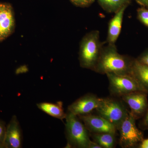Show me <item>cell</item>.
Listing matches in <instances>:
<instances>
[{"mask_svg":"<svg viewBox=\"0 0 148 148\" xmlns=\"http://www.w3.org/2000/svg\"><path fill=\"white\" fill-rule=\"evenodd\" d=\"M134 60L128 56L120 54L116 45L108 44L103 47L93 71L103 75L114 73L132 75L131 71Z\"/></svg>","mask_w":148,"mask_h":148,"instance_id":"cell-1","label":"cell"},{"mask_svg":"<svg viewBox=\"0 0 148 148\" xmlns=\"http://www.w3.org/2000/svg\"><path fill=\"white\" fill-rule=\"evenodd\" d=\"M106 42L100 40V32L93 30L85 35L79 45V60L81 67L93 71Z\"/></svg>","mask_w":148,"mask_h":148,"instance_id":"cell-2","label":"cell"},{"mask_svg":"<svg viewBox=\"0 0 148 148\" xmlns=\"http://www.w3.org/2000/svg\"><path fill=\"white\" fill-rule=\"evenodd\" d=\"M66 119V147L89 148L91 141L88 130L79 117L67 111Z\"/></svg>","mask_w":148,"mask_h":148,"instance_id":"cell-3","label":"cell"},{"mask_svg":"<svg viewBox=\"0 0 148 148\" xmlns=\"http://www.w3.org/2000/svg\"><path fill=\"white\" fill-rule=\"evenodd\" d=\"M95 110L98 115L114 125L117 130L129 112L121 101L109 98H100Z\"/></svg>","mask_w":148,"mask_h":148,"instance_id":"cell-4","label":"cell"},{"mask_svg":"<svg viewBox=\"0 0 148 148\" xmlns=\"http://www.w3.org/2000/svg\"><path fill=\"white\" fill-rule=\"evenodd\" d=\"M106 75L109 80V90L112 95L121 97L132 92H146L132 75H118L114 73H108Z\"/></svg>","mask_w":148,"mask_h":148,"instance_id":"cell-5","label":"cell"},{"mask_svg":"<svg viewBox=\"0 0 148 148\" xmlns=\"http://www.w3.org/2000/svg\"><path fill=\"white\" fill-rule=\"evenodd\" d=\"M134 116L129 112L117 129L119 131V144L122 148H132L143 141V135L135 124Z\"/></svg>","mask_w":148,"mask_h":148,"instance_id":"cell-6","label":"cell"},{"mask_svg":"<svg viewBox=\"0 0 148 148\" xmlns=\"http://www.w3.org/2000/svg\"><path fill=\"white\" fill-rule=\"evenodd\" d=\"M15 26L12 6L8 3H0V42L13 34Z\"/></svg>","mask_w":148,"mask_h":148,"instance_id":"cell-7","label":"cell"},{"mask_svg":"<svg viewBox=\"0 0 148 148\" xmlns=\"http://www.w3.org/2000/svg\"><path fill=\"white\" fill-rule=\"evenodd\" d=\"M77 116L83 123L88 131L91 133L110 132L116 133V127L98 115H94L89 114Z\"/></svg>","mask_w":148,"mask_h":148,"instance_id":"cell-8","label":"cell"},{"mask_svg":"<svg viewBox=\"0 0 148 148\" xmlns=\"http://www.w3.org/2000/svg\"><path fill=\"white\" fill-rule=\"evenodd\" d=\"M100 99L94 94H86L70 105L68 111L77 116L90 114L98 107Z\"/></svg>","mask_w":148,"mask_h":148,"instance_id":"cell-9","label":"cell"},{"mask_svg":"<svg viewBox=\"0 0 148 148\" xmlns=\"http://www.w3.org/2000/svg\"><path fill=\"white\" fill-rule=\"evenodd\" d=\"M147 92L143 91L132 92L122 96L130 109V113L138 119L145 113L147 108Z\"/></svg>","mask_w":148,"mask_h":148,"instance_id":"cell-10","label":"cell"},{"mask_svg":"<svg viewBox=\"0 0 148 148\" xmlns=\"http://www.w3.org/2000/svg\"><path fill=\"white\" fill-rule=\"evenodd\" d=\"M22 133L17 117L14 115L6 126L4 148L22 147Z\"/></svg>","mask_w":148,"mask_h":148,"instance_id":"cell-11","label":"cell"},{"mask_svg":"<svg viewBox=\"0 0 148 148\" xmlns=\"http://www.w3.org/2000/svg\"><path fill=\"white\" fill-rule=\"evenodd\" d=\"M128 6H124L118 11L109 21L106 43L115 45L121 32L123 21L125 9Z\"/></svg>","mask_w":148,"mask_h":148,"instance_id":"cell-12","label":"cell"},{"mask_svg":"<svg viewBox=\"0 0 148 148\" xmlns=\"http://www.w3.org/2000/svg\"><path fill=\"white\" fill-rule=\"evenodd\" d=\"M131 75L148 93V66L134 59Z\"/></svg>","mask_w":148,"mask_h":148,"instance_id":"cell-13","label":"cell"},{"mask_svg":"<svg viewBox=\"0 0 148 148\" xmlns=\"http://www.w3.org/2000/svg\"><path fill=\"white\" fill-rule=\"evenodd\" d=\"M37 106L40 110L50 116L61 121L66 119L67 113L64 112L62 101H58L56 103L43 102L38 103Z\"/></svg>","mask_w":148,"mask_h":148,"instance_id":"cell-14","label":"cell"},{"mask_svg":"<svg viewBox=\"0 0 148 148\" xmlns=\"http://www.w3.org/2000/svg\"><path fill=\"white\" fill-rule=\"evenodd\" d=\"M115 135L110 132L93 133L92 137L93 141L102 148H113L116 144Z\"/></svg>","mask_w":148,"mask_h":148,"instance_id":"cell-15","label":"cell"},{"mask_svg":"<svg viewBox=\"0 0 148 148\" xmlns=\"http://www.w3.org/2000/svg\"><path fill=\"white\" fill-rule=\"evenodd\" d=\"M101 8L108 13H116L124 6H128L132 0H97Z\"/></svg>","mask_w":148,"mask_h":148,"instance_id":"cell-16","label":"cell"},{"mask_svg":"<svg viewBox=\"0 0 148 148\" xmlns=\"http://www.w3.org/2000/svg\"><path fill=\"white\" fill-rule=\"evenodd\" d=\"M137 14L139 20L148 28V8L143 7L138 8Z\"/></svg>","mask_w":148,"mask_h":148,"instance_id":"cell-17","label":"cell"},{"mask_svg":"<svg viewBox=\"0 0 148 148\" xmlns=\"http://www.w3.org/2000/svg\"><path fill=\"white\" fill-rule=\"evenodd\" d=\"M6 129L5 122L0 120V148H4Z\"/></svg>","mask_w":148,"mask_h":148,"instance_id":"cell-18","label":"cell"},{"mask_svg":"<svg viewBox=\"0 0 148 148\" xmlns=\"http://www.w3.org/2000/svg\"><path fill=\"white\" fill-rule=\"evenodd\" d=\"M95 0H70L73 4L77 7L86 8L90 6Z\"/></svg>","mask_w":148,"mask_h":148,"instance_id":"cell-19","label":"cell"},{"mask_svg":"<svg viewBox=\"0 0 148 148\" xmlns=\"http://www.w3.org/2000/svg\"><path fill=\"white\" fill-rule=\"evenodd\" d=\"M137 59L141 63L148 66V49L143 52Z\"/></svg>","mask_w":148,"mask_h":148,"instance_id":"cell-20","label":"cell"},{"mask_svg":"<svg viewBox=\"0 0 148 148\" xmlns=\"http://www.w3.org/2000/svg\"><path fill=\"white\" fill-rule=\"evenodd\" d=\"M141 126L143 129L148 130V110L141 123Z\"/></svg>","mask_w":148,"mask_h":148,"instance_id":"cell-21","label":"cell"},{"mask_svg":"<svg viewBox=\"0 0 148 148\" xmlns=\"http://www.w3.org/2000/svg\"><path fill=\"white\" fill-rule=\"evenodd\" d=\"M143 7L148 8V0H135Z\"/></svg>","mask_w":148,"mask_h":148,"instance_id":"cell-22","label":"cell"},{"mask_svg":"<svg viewBox=\"0 0 148 148\" xmlns=\"http://www.w3.org/2000/svg\"><path fill=\"white\" fill-rule=\"evenodd\" d=\"M140 148H148V139H143V141L141 142L140 144Z\"/></svg>","mask_w":148,"mask_h":148,"instance_id":"cell-23","label":"cell"},{"mask_svg":"<svg viewBox=\"0 0 148 148\" xmlns=\"http://www.w3.org/2000/svg\"><path fill=\"white\" fill-rule=\"evenodd\" d=\"M88 148H102L97 143L94 141H91Z\"/></svg>","mask_w":148,"mask_h":148,"instance_id":"cell-24","label":"cell"}]
</instances>
